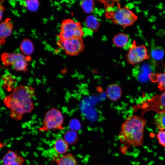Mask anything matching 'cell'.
Returning <instances> with one entry per match:
<instances>
[{"label":"cell","instance_id":"obj_16","mask_svg":"<svg viewBox=\"0 0 165 165\" xmlns=\"http://www.w3.org/2000/svg\"><path fill=\"white\" fill-rule=\"evenodd\" d=\"M68 144L64 139H59L55 142L54 148L57 153L62 154H65L68 149Z\"/></svg>","mask_w":165,"mask_h":165},{"label":"cell","instance_id":"obj_26","mask_svg":"<svg viewBox=\"0 0 165 165\" xmlns=\"http://www.w3.org/2000/svg\"><path fill=\"white\" fill-rule=\"evenodd\" d=\"M80 5L85 12L89 13L94 9V2L92 0H83L81 2Z\"/></svg>","mask_w":165,"mask_h":165},{"label":"cell","instance_id":"obj_13","mask_svg":"<svg viewBox=\"0 0 165 165\" xmlns=\"http://www.w3.org/2000/svg\"><path fill=\"white\" fill-rule=\"evenodd\" d=\"M148 77L152 81L158 83V87L160 90L165 91V72L151 73Z\"/></svg>","mask_w":165,"mask_h":165},{"label":"cell","instance_id":"obj_22","mask_svg":"<svg viewBox=\"0 0 165 165\" xmlns=\"http://www.w3.org/2000/svg\"><path fill=\"white\" fill-rule=\"evenodd\" d=\"M86 24L88 28L94 31H96L98 29L99 26L98 20L95 16L92 15L86 17Z\"/></svg>","mask_w":165,"mask_h":165},{"label":"cell","instance_id":"obj_10","mask_svg":"<svg viewBox=\"0 0 165 165\" xmlns=\"http://www.w3.org/2000/svg\"><path fill=\"white\" fill-rule=\"evenodd\" d=\"M13 26L9 19H7L1 23L0 25V39L1 44L5 42L6 38L11 34Z\"/></svg>","mask_w":165,"mask_h":165},{"label":"cell","instance_id":"obj_28","mask_svg":"<svg viewBox=\"0 0 165 165\" xmlns=\"http://www.w3.org/2000/svg\"><path fill=\"white\" fill-rule=\"evenodd\" d=\"M69 127L71 130H75L80 128L79 122L76 119L71 120L69 123Z\"/></svg>","mask_w":165,"mask_h":165},{"label":"cell","instance_id":"obj_23","mask_svg":"<svg viewBox=\"0 0 165 165\" xmlns=\"http://www.w3.org/2000/svg\"><path fill=\"white\" fill-rule=\"evenodd\" d=\"M18 155L15 151L9 150L2 158V162L4 165H10L17 158Z\"/></svg>","mask_w":165,"mask_h":165},{"label":"cell","instance_id":"obj_27","mask_svg":"<svg viewBox=\"0 0 165 165\" xmlns=\"http://www.w3.org/2000/svg\"><path fill=\"white\" fill-rule=\"evenodd\" d=\"M156 137L159 143L165 148V130H160L157 134Z\"/></svg>","mask_w":165,"mask_h":165},{"label":"cell","instance_id":"obj_25","mask_svg":"<svg viewBox=\"0 0 165 165\" xmlns=\"http://www.w3.org/2000/svg\"><path fill=\"white\" fill-rule=\"evenodd\" d=\"M22 3L28 10L31 11H36L39 5V1L36 0H25L23 1Z\"/></svg>","mask_w":165,"mask_h":165},{"label":"cell","instance_id":"obj_17","mask_svg":"<svg viewBox=\"0 0 165 165\" xmlns=\"http://www.w3.org/2000/svg\"><path fill=\"white\" fill-rule=\"evenodd\" d=\"M13 68L16 71L25 72L27 70L28 63L24 55L17 60L12 65Z\"/></svg>","mask_w":165,"mask_h":165},{"label":"cell","instance_id":"obj_1","mask_svg":"<svg viewBox=\"0 0 165 165\" xmlns=\"http://www.w3.org/2000/svg\"><path fill=\"white\" fill-rule=\"evenodd\" d=\"M147 120L133 115L123 123L119 134L120 142L127 146L141 147L144 143V131Z\"/></svg>","mask_w":165,"mask_h":165},{"label":"cell","instance_id":"obj_18","mask_svg":"<svg viewBox=\"0 0 165 165\" xmlns=\"http://www.w3.org/2000/svg\"><path fill=\"white\" fill-rule=\"evenodd\" d=\"M20 48L23 53L27 55H30L34 50L32 43L28 39H25L22 41Z\"/></svg>","mask_w":165,"mask_h":165},{"label":"cell","instance_id":"obj_3","mask_svg":"<svg viewBox=\"0 0 165 165\" xmlns=\"http://www.w3.org/2000/svg\"><path fill=\"white\" fill-rule=\"evenodd\" d=\"M106 14L108 18L124 28L132 25L138 18V16L127 7L120 8L116 10L107 11Z\"/></svg>","mask_w":165,"mask_h":165},{"label":"cell","instance_id":"obj_21","mask_svg":"<svg viewBox=\"0 0 165 165\" xmlns=\"http://www.w3.org/2000/svg\"><path fill=\"white\" fill-rule=\"evenodd\" d=\"M154 123L160 130H165V113L157 114L154 117Z\"/></svg>","mask_w":165,"mask_h":165},{"label":"cell","instance_id":"obj_6","mask_svg":"<svg viewBox=\"0 0 165 165\" xmlns=\"http://www.w3.org/2000/svg\"><path fill=\"white\" fill-rule=\"evenodd\" d=\"M149 58L150 56L145 46L137 45L135 40L130 46L126 56L127 61L132 65L140 63Z\"/></svg>","mask_w":165,"mask_h":165},{"label":"cell","instance_id":"obj_9","mask_svg":"<svg viewBox=\"0 0 165 165\" xmlns=\"http://www.w3.org/2000/svg\"><path fill=\"white\" fill-rule=\"evenodd\" d=\"M143 107L146 110H153L158 113H165V91L148 100Z\"/></svg>","mask_w":165,"mask_h":165},{"label":"cell","instance_id":"obj_19","mask_svg":"<svg viewBox=\"0 0 165 165\" xmlns=\"http://www.w3.org/2000/svg\"><path fill=\"white\" fill-rule=\"evenodd\" d=\"M4 80V86L8 90H11L13 88L15 83V77L10 74L4 75L2 78Z\"/></svg>","mask_w":165,"mask_h":165},{"label":"cell","instance_id":"obj_30","mask_svg":"<svg viewBox=\"0 0 165 165\" xmlns=\"http://www.w3.org/2000/svg\"><path fill=\"white\" fill-rule=\"evenodd\" d=\"M4 7L2 6L1 5H0V18L1 20L2 19V13L3 12V11L4 10Z\"/></svg>","mask_w":165,"mask_h":165},{"label":"cell","instance_id":"obj_2","mask_svg":"<svg viewBox=\"0 0 165 165\" xmlns=\"http://www.w3.org/2000/svg\"><path fill=\"white\" fill-rule=\"evenodd\" d=\"M9 95L23 106L24 114L33 110L34 105L32 99L35 95V90L32 87L20 85L15 87Z\"/></svg>","mask_w":165,"mask_h":165},{"label":"cell","instance_id":"obj_4","mask_svg":"<svg viewBox=\"0 0 165 165\" xmlns=\"http://www.w3.org/2000/svg\"><path fill=\"white\" fill-rule=\"evenodd\" d=\"M64 117L58 109L53 107L48 110L45 114L42 126L39 130L47 131L51 130H62Z\"/></svg>","mask_w":165,"mask_h":165},{"label":"cell","instance_id":"obj_20","mask_svg":"<svg viewBox=\"0 0 165 165\" xmlns=\"http://www.w3.org/2000/svg\"><path fill=\"white\" fill-rule=\"evenodd\" d=\"M64 139L68 144H74L78 141V135L75 130H71L65 133L64 135Z\"/></svg>","mask_w":165,"mask_h":165},{"label":"cell","instance_id":"obj_5","mask_svg":"<svg viewBox=\"0 0 165 165\" xmlns=\"http://www.w3.org/2000/svg\"><path fill=\"white\" fill-rule=\"evenodd\" d=\"M59 39H65L74 37L82 38L84 33L80 22L72 19L64 20L62 22Z\"/></svg>","mask_w":165,"mask_h":165},{"label":"cell","instance_id":"obj_29","mask_svg":"<svg viewBox=\"0 0 165 165\" xmlns=\"http://www.w3.org/2000/svg\"><path fill=\"white\" fill-rule=\"evenodd\" d=\"M25 160L23 157L20 156L18 155L16 159L10 165H22V164Z\"/></svg>","mask_w":165,"mask_h":165},{"label":"cell","instance_id":"obj_15","mask_svg":"<svg viewBox=\"0 0 165 165\" xmlns=\"http://www.w3.org/2000/svg\"><path fill=\"white\" fill-rule=\"evenodd\" d=\"M57 165H78L74 156L71 154H65L56 161Z\"/></svg>","mask_w":165,"mask_h":165},{"label":"cell","instance_id":"obj_14","mask_svg":"<svg viewBox=\"0 0 165 165\" xmlns=\"http://www.w3.org/2000/svg\"><path fill=\"white\" fill-rule=\"evenodd\" d=\"M129 40L128 36L124 33H119L115 35L113 42L114 45L119 47H124Z\"/></svg>","mask_w":165,"mask_h":165},{"label":"cell","instance_id":"obj_7","mask_svg":"<svg viewBox=\"0 0 165 165\" xmlns=\"http://www.w3.org/2000/svg\"><path fill=\"white\" fill-rule=\"evenodd\" d=\"M59 46L68 55L75 56L82 51L84 46L82 38L74 37L60 39L57 42Z\"/></svg>","mask_w":165,"mask_h":165},{"label":"cell","instance_id":"obj_24","mask_svg":"<svg viewBox=\"0 0 165 165\" xmlns=\"http://www.w3.org/2000/svg\"><path fill=\"white\" fill-rule=\"evenodd\" d=\"M151 55L154 59L157 61L160 60L164 57V50L161 47H154L152 48L151 50Z\"/></svg>","mask_w":165,"mask_h":165},{"label":"cell","instance_id":"obj_11","mask_svg":"<svg viewBox=\"0 0 165 165\" xmlns=\"http://www.w3.org/2000/svg\"><path fill=\"white\" fill-rule=\"evenodd\" d=\"M122 90L120 86L117 84H112L108 86L106 90L108 97L112 101H116L121 97Z\"/></svg>","mask_w":165,"mask_h":165},{"label":"cell","instance_id":"obj_8","mask_svg":"<svg viewBox=\"0 0 165 165\" xmlns=\"http://www.w3.org/2000/svg\"><path fill=\"white\" fill-rule=\"evenodd\" d=\"M3 102L10 110V117L16 120H20L24 114L22 106L9 95L4 98Z\"/></svg>","mask_w":165,"mask_h":165},{"label":"cell","instance_id":"obj_12","mask_svg":"<svg viewBox=\"0 0 165 165\" xmlns=\"http://www.w3.org/2000/svg\"><path fill=\"white\" fill-rule=\"evenodd\" d=\"M24 56L20 53H5L2 56V61L5 66H8L12 65L17 60Z\"/></svg>","mask_w":165,"mask_h":165}]
</instances>
